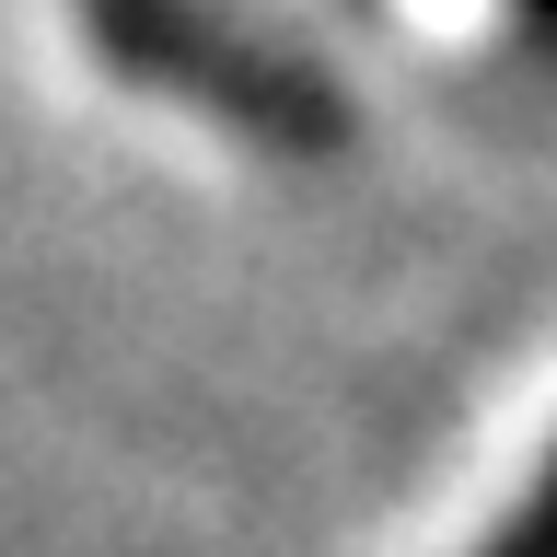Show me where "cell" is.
<instances>
[{
    "label": "cell",
    "instance_id": "obj_3",
    "mask_svg": "<svg viewBox=\"0 0 557 557\" xmlns=\"http://www.w3.org/2000/svg\"><path fill=\"white\" fill-rule=\"evenodd\" d=\"M534 12H557V0H534Z\"/></svg>",
    "mask_w": 557,
    "mask_h": 557
},
{
    "label": "cell",
    "instance_id": "obj_2",
    "mask_svg": "<svg viewBox=\"0 0 557 557\" xmlns=\"http://www.w3.org/2000/svg\"><path fill=\"white\" fill-rule=\"evenodd\" d=\"M476 557H557V453H546V476H534V499H522Z\"/></svg>",
    "mask_w": 557,
    "mask_h": 557
},
{
    "label": "cell",
    "instance_id": "obj_1",
    "mask_svg": "<svg viewBox=\"0 0 557 557\" xmlns=\"http://www.w3.org/2000/svg\"><path fill=\"white\" fill-rule=\"evenodd\" d=\"M104 47L151 82H186L198 104H233L268 139H313L325 128V82L290 35H256L233 0H94Z\"/></svg>",
    "mask_w": 557,
    "mask_h": 557
}]
</instances>
